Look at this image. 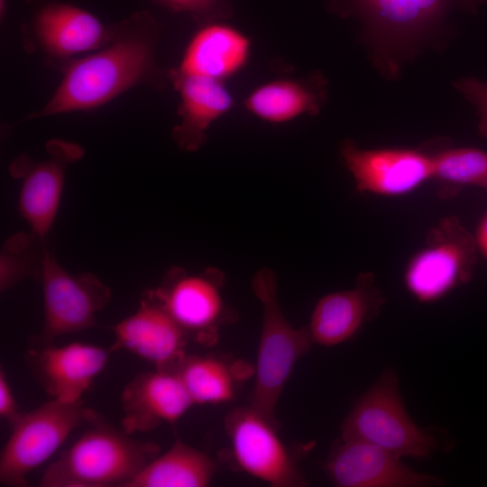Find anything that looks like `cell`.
I'll return each mask as SVG.
<instances>
[{"instance_id":"obj_4","label":"cell","mask_w":487,"mask_h":487,"mask_svg":"<svg viewBox=\"0 0 487 487\" xmlns=\"http://www.w3.org/2000/svg\"><path fill=\"white\" fill-rule=\"evenodd\" d=\"M341 437L377 446L397 456L424 459L437 439L409 415L394 370L384 369L356 400L341 426Z\"/></svg>"},{"instance_id":"obj_3","label":"cell","mask_w":487,"mask_h":487,"mask_svg":"<svg viewBox=\"0 0 487 487\" xmlns=\"http://www.w3.org/2000/svg\"><path fill=\"white\" fill-rule=\"evenodd\" d=\"M251 288L262 306V329L250 406L278 428L276 407L299 360L313 342L307 326L294 327L285 317L278 299V277L269 268H260Z\"/></svg>"},{"instance_id":"obj_30","label":"cell","mask_w":487,"mask_h":487,"mask_svg":"<svg viewBox=\"0 0 487 487\" xmlns=\"http://www.w3.org/2000/svg\"><path fill=\"white\" fill-rule=\"evenodd\" d=\"M6 0H0V11H1V18L5 17V12H6Z\"/></svg>"},{"instance_id":"obj_9","label":"cell","mask_w":487,"mask_h":487,"mask_svg":"<svg viewBox=\"0 0 487 487\" xmlns=\"http://www.w3.org/2000/svg\"><path fill=\"white\" fill-rule=\"evenodd\" d=\"M39 281L43 298V322L32 345L54 344L60 336L96 325V313L111 300L110 288L89 272L72 274L44 245Z\"/></svg>"},{"instance_id":"obj_29","label":"cell","mask_w":487,"mask_h":487,"mask_svg":"<svg viewBox=\"0 0 487 487\" xmlns=\"http://www.w3.org/2000/svg\"><path fill=\"white\" fill-rule=\"evenodd\" d=\"M476 244L487 257V215L481 223L476 237Z\"/></svg>"},{"instance_id":"obj_27","label":"cell","mask_w":487,"mask_h":487,"mask_svg":"<svg viewBox=\"0 0 487 487\" xmlns=\"http://www.w3.org/2000/svg\"><path fill=\"white\" fill-rule=\"evenodd\" d=\"M455 87L472 103L479 114L478 133L487 139V82L473 77L460 78Z\"/></svg>"},{"instance_id":"obj_5","label":"cell","mask_w":487,"mask_h":487,"mask_svg":"<svg viewBox=\"0 0 487 487\" xmlns=\"http://www.w3.org/2000/svg\"><path fill=\"white\" fill-rule=\"evenodd\" d=\"M98 415L83 400L51 399L23 413L0 454V486H28V474L45 463L79 426Z\"/></svg>"},{"instance_id":"obj_14","label":"cell","mask_w":487,"mask_h":487,"mask_svg":"<svg viewBox=\"0 0 487 487\" xmlns=\"http://www.w3.org/2000/svg\"><path fill=\"white\" fill-rule=\"evenodd\" d=\"M110 354L109 348L78 342L32 345L24 354V363L51 399L71 403L83 400L106 366Z\"/></svg>"},{"instance_id":"obj_21","label":"cell","mask_w":487,"mask_h":487,"mask_svg":"<svg viewBox=\"0 0 487 487\" xmlns=\"http://www.w3.org/2000/svg\"><path fill=\"white\" fill-rule=\"evenodd\" d=\"M321 77L279 78L258 85L244 100V109L257 119L282 124L303 115H317L326 98Z\"/></svg>"},{"instance_id":"obj_15","label":"cell","mask_w":487,"mask_h":487,"mask_svg":"<svg viewBox=\"0 0 487 487\" xmlns=\"http://www.w3.org/2000/svg\"><path fill=\"white\" fill-rule=\"evenodd\" d=\"M112 330L111 353L128 351L157 370L174 372L187 355L188 338L148 289L137 309Z\"/></svg>"},{"instance_id":"obj_12","label":"cell","mask_w":487,"mask_h":487,"mask_svg":"<svg viewBox=\"0 0 487 487\" xmlns=\"http://www.w3.org/2000/svg\"><path fill=\"white\" fill-rule=\"evenodd\" d=\"M238 467L272 487H300L308 482L278 435L279 428L250 405L231 410L225 419Z\"/></svg>"},{"instance_id":"obj_19","label":"cell","mask_w":487,"mask_h":487,"mask_svg":"<svg viewBox=\"0 0 487 487\" xmlns=\"http://www.w3.org/2000/svg\"><path fill=\"white\" fill-rule=\"evenodd\" d=\"M168 78L179 96V119L171 130L172 140L180 150L195 152L206 144L211 125L234 108V96L225 81L170 69Z\"/></svg>"},{"instance_id":"obj_8","label":"cell","mask_w":487,"mask_h":487,"mask_svg":"<svg viewBox=\"0 0 487 487\" xmlns=\"http://www.w3.org/2000/svg\"><path fill=\"white\" fill-rule=\"evenodd\" d=\"M225 273L215 267L190 272L172 266L160 284L148 290L189 341L208 347L217 343L220 328L235 319L225 299Z\"/></svg>"},{"instance_id":"obj_26","label":"cell","mask_w":487,"mask_h":487,"mask_svg":"<svg viewBox=\"0 0 487 487\" xmlns=\"http://www.w3.org/2000/svg\"><path fill=\"white\" fill-rule=\"evenodd\" d=\"M176 13L191 14L199 23L225 21L233 13L231 0H155Z\"/></svg>"},{"instance_id":"obj_24","label":"cell","mask_w":487,"mask_h":487,"mask_svg":"<svg viewBox=\"0 0 487 487\" xmlns=\"http://www.w3.org/2000/svg\"><path fill=\"white\" fill-rule=\"evenodd\" d=\"M432 179L447 186V195L465 186L487 187V152L477 148L448 149L432 156Z\"/></svg>"},{"instance_id":"obj_11","label":"cell","mask_w":487,"mask_h":487,"mask_svg":"<svg viewBox=\"0 0 487 487\" xmlns=\"http://www.w3.org/2000/svg\"><path fill=\"white\" fill-rule=\"evenodd\" d=\"M40 161L23 154L10 163V174L20 179L17 208L30 231L46 241L60 208L69 167L84 156L76 142L51 139Z\"/></svg>"},{"instance_id":"obj_16","label":"cell","mask_w":487,"mask_h":487,"mask_svg":"<svg viewBox=\"0 0 487 487\" xmlns=\"http://www.w3.org/2000/svg\"><path fill=\"white\" fill-rule=\"evenodd\" d=\"M340 150L359 192L401 196L432 179V156L418 150H363L351 140L345 141Z\"/></svg>"},{"instance_id":"obj_7","label":"cell","mask_w":487,"mask_h":487,"mask_svg":"<svg viewBox=\"0 0 487 487\" xmlns=\"http://www.w3.org/2000/svg\"><path fill=\"white\" fill-rule=\"evenodd\" d=\"M29 17L21 26L27 53L59 69L108 43L115 23L106 24L89 11L62 0H26Z\"/></svg>"},{"instance_id":"obj_31","label":"cell","mask_w":487,"mask_h":487,"mask_svg":"<svg viewBox=\"0 0 487 487\" xmlns=\"http://www.w3.org/2000/svg\"><path fill=\"white\" fill-rule=\"evenodd\" d=\"M486 188H487V187H486Z\"/></svg>"},{"instance_id":"obj_25","label":"cell","mask_w":487,"mask_h":487,"mask_svg":"<svg viewBox=\"0 0 487 487\" xmlns=\"http://www.w3.org/2000/svg\"><path fill=\"white\" fill-rule=\"evenodd\" d=\"M42 241L30 230L8 237L0 253L1 292L14 288L25 279L39 280L43 248Z\"/></svg>"},{"instance_id":"obj_22","label":"cell","mask_w":487,"mask_h":487,"mask_svg":"<svg viewBox=\"0 0 487 487\" xmlns=\"http://www.w3.org/2000/svg\"><path fill=\"white\" fill-rule=\"evenodd\" d=\"M216 464L207 454L177 439L151 461L126 487H207Z\"/></svg>"},{"instance_id":"obj_10","label":"cell","mask_w":487,"mask_h":487,"mask_svg":"<svg viewBox=\"0 0 487 487\" xmlns=\"http://www.w3.org/2000/svg\"><path fill=\"white\" fill-rule=\"evenodd\" d=\"M476 240L455 216L442 219L409 260L404 286L418 301L431 303L467 283L476 264Z\"/></svg>"},{"instance_id":"obj_23","label":"cell","mask_w":487,"mask_h":487,"mask_svg":"<svg viewBox=\"0 0 487 487\" xmlns=\"http://www.w3.org/2000/svg\"><path fill=\"white\" fill-rule=\"evenodd\" d=\"M174 372L194 405L224 404L235 396L238 375L234 366L220 358L187 354Z\"/></svg>"},{"instance_id":"obj_17","label":"cell","mask_w":487,"mask_h":487,"mask_svg":"<svg viewBox=\"0 0 487 487\" xmlns=\"http://www.w3.org/2000/svg\"><path fill=\"white\" fill-rule=\"evenodd\" d=\"M122 428L145 433L162 423H175L194 403L176 372L157 370L137 374L120 397Z\"/></svg>"},{"instance_id":"obj_2","label":"cell","mask_w":487,"mask_h":487,"mask_svg":"<svg viewBox=\"0 0 487 487\" xmlns=\"http://www.w3.org/2000/svg\"><path fill=\"white\" fill-rule=\"evenodd\" d=\"M42 473L40 487H126L160 454L153 442L133 438L99 414Z\"/></svg>"},{"instance_id":"obj_20","label":"cell","mask_w":487,"mask_h":487,"mask_svg":"<svg viewBox=\"0 0 487 487\" xmlns=\"http://www.w3.org/2000/svg\"><path fill=\"white\" fill-rule=\"evenodd\" d=\"M252 49L243 31L224 21L207 22L193 33L179 64L170 70L225 82L247 66Z\"/></svg>"},{"instance_id":"obj_1","label":"cell","mask_w":487,"mask_h":487,"mask_svg":"<svg viewBox=\"0 0 487 487\" xmlns=\"http://www.w3.org/2000/svg\"><path fill=\"white\" fill-rule=\"evenodd\" d=\"M161 32L146 10L115 23L108 43L58 69L62 78L51 96L22 122L93 110L136 87L162 88L169 78L156 60Z\"/></svg>"},{"instance_id":"obj_6","label":"cell","mask_w":487,"mask_h":487,"mask_svg":"<svg viewBox=\"0 0 487 487\" xmlns=\"http://www.w3.org/2000/svg\"><path fill=\"white\" fill-rule=\"evenodd\" d=\"M487 0H332L341 16L356 18L382 51L408 50L455 10L475 11Z\"/></svg>"},{"instance_id":"obj_13","label":"cell","mask_w":487,"mask_h":487,"mask_svg":"<svg viewBox=\"0 0 487 487\" xmlns=\"http://www.w3.org/2000/svg\"><path fill=\"white\" fill-rule=\"evenodd\" d=\"M402 458L367 442L341 437L326 459L324 470L338 487H427L442 479L418 472Z\"/></svg>"},{"instance_id":"obj_28","label":"cell","mask_w":487,"mask_h":487,"mask_svg":"<svg viewBox=\"0 0 487 487\" xmlns=\"http://www.w3.org/2000/svg\"><path fill=\"white\" fill-rule=\"evenodd\" d=\"M5 371L0 369V417L12 427L22 416Z\"/></svg>"},{"instance_id":"obj_18","label":"cell","mask_w":487,"mask_h":487,"mask_svg":"<svg viewBox=\"0 0 487 487\" xmlns=\"http://www.w3.org/2000/svg\"><path fill=\"white\" fill-rule=\"evenodd\" d=\"M385 302L374 275L359 274L354 288L326 294L316 304L307 326L313 344L332 347L351 340Z\"/></svg>"}]
</instances>
